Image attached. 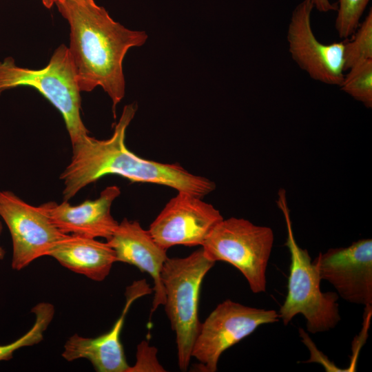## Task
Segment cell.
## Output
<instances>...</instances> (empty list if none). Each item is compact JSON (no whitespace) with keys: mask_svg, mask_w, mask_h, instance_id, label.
<instances>
[{"mask_svg":"<svg viewBox=\"0 0 372 372\" xmlns=\"http://www.w3.org/2000/svg\"><path fill=\"white\" fill-rule=\"evenodd\" d=\"M137 110L136 103L126 105L110 138L99 140L88 134L72 145L70 163L60 176L63 181V200L68 201L81 189L100 178L114 174L133 182L172 187L203 198L216 189L212 180L189 173L178 164H167L139 157L127 149V127Z\"/></svg>","mask_w":372,"mask_h":372,"instance_id":"cell-1","label":"cell"},{"mask_svg":"<svg viewBox=\"0 0 372 372\" xmlns=\"http://www.w3.org/2000/svg\"><path fill=\"white\" fill-rule=\"evenodd\" d=\"M54 4L70 25L68 48L81 92L101 87L112 100L116 118V105L125 93L123 59L130 48L145 43L147 33L115 21L94 0H56Z\"/></svg>","mask_w":372,"mask_h":372,"instance_id":"cell-2","label":"cell"},{"mask_svg":"<svg viewBox=\"0 0 372 372\" xmlns=\"http://www.w3.org/2000/svg\"><path fill=\"white\" fill-rule=\"evenodd\" d=\"M278 197L277 204L287 227L285 245L291 256L287 294L280 308L279 318L287 325L296 315L302 314L306 319L309 333L329 331L341 319L338 303L339 296L335 292L321 291L322 280L317 267L311 262L307 250L301 248L294 237L285 191L281 189Z\"/></svg>","mask_w":372,"mask_h":372,"instance_id":"cell-3","label":"cell"},{"mask_svg":"<svg viewBox=\"0 0 372 372\" xmlns=\"http://www.w3.org/2000/svg\"><path fill=\"white\" fill-rule=\"evenodd\" d=\"M215 262L202 248L184 258H167L162 271L165 309L176 334L178 364L187 371L201 322L198 318L200 286Z\"/></svg>","mask_w":372,"mask_h":372,"instance_id":"cell-4","label":"cell"},{"mask_svg":"<svg viewBox=\"0 0 372 372\" xmlns=\"http://www.w3.org/2000/svg\"><path fill=\"white\" fill-rule=\"evenodd\" d=\"M36 89L61 114L72 144L88 134L81 117V90L68 48L62 44L48 64L39 70L18 66L12 57L0 61V96L10 89Z\"/></svg>","mask_w":372,"mask_h":372,"instance_id":"cell-5","label":"cell"},{"mask_svg":"<svg viewBox=\"0 0 372 372\" xmlns=\"http://www.w3.org/2000/svg\"><path fill=\"white\" fill-rule=\"evenodd\" d=\"M274 235L266 226L253 224L244 218L223 219L210 231L202 245L205 256L214 261H224L239 270L251 291H266V272Z\"/></svg>","mask_w":372,"mask_h":372,"instance_id":"cell-6","label":"cell"},{"mask_svg":"<svg viewBox=\"0 0 372 372\" xmlns=\"http://www.w3.org/2000/svg\"><path fill=\"white\" fill-rule=\"evenodd\" d=\"M273 309L251 307L227 299L218 304L201 323L192 358L198 369L215 372L222 353L255 331L260 326L279 321Z\"/></svg>","mask_w":372,"mask_h":372,"instance_id":"cell-7","label":"cell"},{"mask_svg":"<svg viewBox=\"0 0 372 372\" xmlns=\"http://www.w3.org/2000/svg\"><path fill=\"white\" fill-rule=\"evenodd\" d=\"M0 216L12 238L11 266L20 271L32 261L49 256L68 234L61 232L39 207L32 206L10 191H0Z\"/></svg>","mask_w":372,"mask_h":372,"instance_id":"cell-8","label":"cell"},{"mask_svg":"<svg viewBox=\"0 0 372 372\" xmlns=\"http://www.w3.org/2000/svg\"><path fill=\"white\" fill-rule=\"evenodd\" d=\"M223 219L220 211L202 198L178 192L151 223L148 231L165 250L178 245L202 246L211 229Z\"/></svg>","mask_w":372,"mask_h":372,"instance_id":"cell-9","label":"cell"},{"mask_svg":"<svg viewBox=\"0 0 372 372\" xmlns=\"http://www.w3.org/2000/svg\"><path fill=\"white\" fill-rule=\"evenodd\" d=\"M313 8L311 0H303L293 10L287 35L289 53L313 80L340 86L344 76V41L324 44L317 39L311 23Z\"/></svg>","mask_w":372,"mask_h":372,"instance_id":"cell-10","label":"cell"},{"mask_svg":"<svg viewBox=\"0 0 372 372\" xmlns=\"http://www.w3.org/2000/svg\"><path fill=\"white\" fill-rule=\"evenodd\" d=\"M321 280L331 283L351 303L372 305V240L361 239L347 247L331 248L313 262Z\"/></svg>","mask_w":372,"mask_h":372,"instance_id":"cell-11","label":"cell"},{"mask_svg":"<svg viewBox=\"0 0 372 372\" xmlns=\"http://www.w3.org/2000/svg\"><path fill=\"white\" fill-rule=\"evenodd\" d=\"M152 291L145 280L134 282L126 290V303L122 313L110 331L96 338L74 334L64 344L63 358L68 361L87 359L99 372H127L130 366L120 339L125 318L135 300Z\"/></svg>","mask_w":372,"mask_h":372,"instance_id":"cell-12","label":"cell"},{"mask_svg":"<svg viewBox=\"0 0 372 372\" xmlns=\"http://www.w3.org/2000/svg\"><path fill=\"white\" fill-rule=\"evenodd\" d=\"M116 185L105 188L98 198L72 206L63 200L49 202L39 206L51 222L63 233L96 238H110L118 223L111 214L113 201L120 195Z\"/></svg>","mask_w":372,"mask_h":372,"instance_id":"cell-13","label":"cell"},{"mask_svg":"<svg viewBox=\"0 0 372 372\" xmlns=\"http://www.w3.org/2000/svg\"><path fill=\"white\" fill-rule=\"evenodd\" d=\"M106 242L114 250L116 262H125L147 273L154 281V298L151 313L164 305L165 296L161 280L163 265L168 258L167 250L154 240L148 230L144 229L137 220L126 218Z\"/></svg>","mask_w":372,"mask_h":372,"instance_id":"cell-14","label":"cell"},{"mask_svg":"<svg viewBox=\"0 0 372 372\" xmlns=\"http://www.w3.org/2000/svg\"><path fill=\"white\" fill-rule=\"evenodd\" d=\"M49 256L62 266L94 281H103L116 262L114 250L106 242L68 234L51 250Z\"/></svg>","mask_w":372,"mask_h":372,"instance_id":"cell-15","label":"cell"},{"mask_svg":"<svg viewBox=\"0 0 372 372\" xmlns=\"http://www.w3.org/2000/svg\"><path fill=\"white\" fill-rule=\"evenodd\" d=\"M31 311L35 316L32 327L14 342L0 345V362L10 360L17 350L24 347L32 346L43 340L44 332L54 315V306L49 302H40L35 305Z\"/></svg>","mask_w":372,"mask_h":372,"instance_id":"cell-16","label":"cell"},{"mask_svg":"<svg viewBox=\"0 0 372 372\" xmlns=\"http://www.w3.org/2000/svg\"><path fill=\"white\" fill-rule=\"evenodd\" d=\"M341 90L361 102L367 108L372 107V59L363 61L350 69L344 76Z\"/></svg>","mask_w":372,"mask_h":372,"instance_id":"cell-17","label":"cell"},{"mask_svg":"<svg viewBox=\"0 0 372 372\" xmlns=\"http://www.w3.org/2000/svg\"><path fill=\"white\" fill-rule=\"evenodd\" d=\"M353 37L344 42V68L349 70L365 60L372 59V9L359 24Z\"/></svg>","mask_w":372,"mask_h":372,"instance_id":"cell-18","label":"cell"},{"mask_svg":"<svg viewBox=\"0 0 372 372\" xmlns=\"http://www.w3.org/2000/svg\"><path fill=\"white\" fill-rule=\"evenodd\" d=\"M370 0H339L335 28L341 39L353 35Z\"/></svg>","mask_w":372,"mask_h":372,"instance_id":"cell-19","label":"cell"},{"mask_svg":"<svg viewBox=\"0 0 372 372\" xmlns=\"http://www.w3.org/2000/svg\"><path fill=\"white\" fill-rule=\"evenodd\" d=\"M135 364L129 366L127 372L166 371L157 358V349L143 340L137 346Z\"/></svg>","mask_w":372,"mask_h":372,"instance_id":"cell-20","label":"cell"},{"mask_svg":"<svg viewBox=\"0 0 372 372\" xmlns=\"http://www.w3.org/2000/svg\"><path fill=\"white\" fill-rule=\"evenodd\" d=\"M313 7L322 12L337 10L338 4L332 3L329 0H311Z\"/></svg>","mask_w":372,"mask_h":372,"instance_id":"cell-21","label":"cell"},{"mask_svg":"<svg viewBox=\"0 0 372 372\" xmlns=\"http://www.w3.org/2000/svg\"><path fill=\"white\" fill-rule=\"evenodd\" d=\"M56 0H42V3H43V5L48 8H50L52 7V6L54 3V2L56 1ZM72 1H88V0H72Z\"/></svg>","mask_w":372,"mask_h":372,"instance_id":"cell-22","label":"cell"},{"mask_svg":"<svg viewBox=\"0 0 372 372\" xmlns=\"http://www.w3.org/2000/svg\"><path fill=\"white\" fill-rule=\"evenodd\" d=\"M1 230H2V225H1V223L0 222V234H1ZM4 256H5V251H4V249L0 246V260L3 259Z\"/></svg>","mask_w":372,"mask_h":372,"instance_id":"cell-23","label":"cell"},{"mask_svg":"<svg viewBox=\"0 0 372 372\" xmlns=\"http://www.w3.org/2000/svg\"><path fill=\"white\" fill-rule=\"evenodd\" d=\"M42 1V0H41Z\"/></svg>","mask_w":372,"mask_h":372,"instance_id":"cell-24","label":"cell"}]
</instances>
